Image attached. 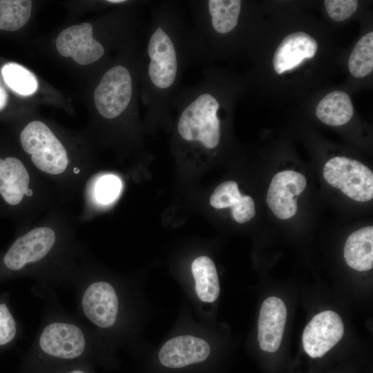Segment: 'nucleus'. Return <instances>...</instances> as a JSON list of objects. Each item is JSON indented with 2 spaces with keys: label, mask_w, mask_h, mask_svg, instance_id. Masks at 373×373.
Instances as JSON below:
<instances>
[{
  "label": "nucleus",
  "mask_w": 373,
  "mask_h": 373,
  "mask_svg": "<svg viewBox=\"0 0 373 373\" xmlns=\"http://www.w3.org/2000/svg\"><path fill=\"white\" fill-rule=\"evenodd\" d=\"M82 306L86 316L101 328L111 327L118 312V299L113 287L107 282L97 281L85 290Z\"/></svg>",
  "instance_id": "obj_12"
},
{
  "label": "nucleus",
  "mask_w": 373,
  "mask_h": 373,
  "mask_svg": "<svg viewBox=\"0 0 373 373\" xmlns=\"http://www.w3.org/2000/svg\"><path fill=\"white\" fill-rule=\"evenodd\" d=\"M32 169L15 157L0 158V195L6 203L17 206L26 200L36 202L39 193Z\"/></svg>",
  "instance_id": "obj_7"
},
{
  "label": "nucleus",
  "mask_w": 373,
  "mask_h": 373,
  "mask_svg": "<svg viewBox=\"0 0 373 373\" xmlns=\"http://www.w3.org/2000/svg\"><path fill=\"white\" fill-rule=\"evenodd\" d=\"M39 343L41 350L51 356L73 359L83 353L86 340L75 325L56 322L44 329Z\"/></svg>",
  "instance_id": "obj_11"
},
{
  "label": "nucleus",
  "mask_w": 373,
  "mask_h": 373,
  "mask_svg": "<svg viewBox=\"0 0 373 373\" xmlns=\"http://www.w3.org/2000/svg\"><path fill=\"white\" fill-rule=\"evenodd\" d=\"M191 270L198 298L204 302H214L220 294V284L213 260L204 256L198 257L192 262Z\"/></svg>",
  "instance_id": "obj_19"
},
{
  "label": "nucleus",
  "mask_w": 373,
  "mask_h": 373,
  "mask_svg": "<svg viewBox=\"0 0 373 373\" xmlns=\"http://www.w3.org/2000/svg\"><path fill=\"white\" fill-rule=\"evenodd\" d=\"M122 188V183L118 176L104 174L94 182L91 197L95 203L102 206L108 205L119 197Z\"/></svg>",
  "instance_id": "obj_23"
},
{
  "label": "nucleus",
  "mask_w": 373,
  "mask_h": 373,
  "mask_svg": "<svg viewBox=\"0 0 373 373\" xmlns=\"http://www.w3.org/2000/svg\"><path fill=\"white\" fill-rule=\"evenodd\" d=\"M325 9L329 17L336 21L350 18L356 10L358 1L356 0H326Z\"/></svg>",
  "instance_id": "obj_24"
},
{
  "label": "nucleus",
  "mask_w": 373,
  "mask_h": 373,
  "mask_svg": "<svg viewBox=\"0 0 373 373\" xmlns=\"http://www.w3.org/2000/svg\"><path fill=\"white\" fill-rule=\"evenodd\" d=\"M137 60L119 62L107 68L95 87L93 100L99 115L107 120L127 114L137 115Z\"/></svg>",
  "instance_id": "obj_4"
},
{
  "label": "nucleus",
  "mask_w": 373,
  "mask_h": 373,
  "mask_svg": "<svg viewBox=\"0 0 373 373\" xmlns=\"http://www.w3.org/2000/svg\"><path fill=\"white\" fill-rule=\"evenodd\" d=\"M209 202L216 209L230 207L233 219L238 223L249 221L256 214L253 198L241 194L235 181H225L219 184L211 195Z\"/></svg>",
  "instance_id": "obj_16"
},
{
  "label": "nucleus",
  "mask_w": 373,
  "mask_h": 373,
  "mask_svg": "<svg viewBox=\"0 0 373 373\" xmlns=\"http://www.w3.org/2000/svg\"><path fill=\"white\" fill-rule=\"evenodd\" d=\"M210 347L204 340L192 336H180L166 342L159 352L160 363L170 368H180L204 361Z\"/></svg>",
  "instance_id": "obj_14"
},
{
  "label": "nucleus",
  "mask_w": 373,
  "mask_h": 373,
  "mask_svg": "<svg viewBox=\"0 0 373 373\" xmlns=\"http://www.w3.org/2000/svg\"><path fill=\"white\" fill-rule=\"evenodd\" d=\"M305 187L306 179L298 172L287 170L276 173L267 195V202L273 213L281 220L293 217L298 208L295 197Z\"/></svg>",
  "instance_id": "obj_10"
},
{
  "label": "nucleus",
  "mask_w": 373,
  "mask_h": 373,
  "mask_svg": "<svg viewBox=\"0 0 373 373\" xmlns=\"http://www.w3.org/2000/svg\"><path fill=\"white\" fill-rule=\"evenodd\" d=\"M20 142L34 169L48 178L62 182L82 175L71 166L66 147L44 122L28 123L21 132Z\"/></svg>",
  "instance_id": "obj_3"
},
{
  "label": "nucleus",
  "mask_w": 373,
  "mask_h": 373,
  "mask_svg": "<svg viewBox=\"0 0 373 373\" xmlns=\"http://www.w3.org/2000/svg\"><path fill=\"white\" fill-rule=\"evenodd\" d=\"M58 52L71 57L80 65H88L101 59L106 54L105 46L93 37L90 23L73 25L63 30L56 41Z\"/></svg>",
  "instance_id": "obj_8"
},
{
  "label": "nucleus",
  "mask_w": 373,
  "mask_h": 373,
  "mask_svg": "<svg viewBox=\"0 0 373 373\" xmlns=\"http://www.w3.org/2000/svg\"><path fill=\"white\" fill-rule=\"evenodd\" d=\"M1 75L6 85L19 95L28 96L38 88L37 77L23 66L13 62L4 64Z\"/></svg>",
  "instance_id": "obj_21"
},
{
  "label": "nucleus",
  "mask_w": 373,
  "mask_h": 373,
  "mask_svg": "<svg viewBox=\"0 0 373 373\" xmlns=\"http://www.w3.org/2000/svg\"><path fill=\"white\" fill-rule=\"evenodd\" d=\"M32 1L29 0L0 1V30L15 31L28 21Z\"/></svg>",
  "instance_id": "obj_20"
},
{
  "label": "nucleus",
  "mask_w": 373,
  "mask_h": 373,
  "mask_svg": "<svg viewBox=\"0 0 373 373\" xmlns=\"http://www.w3.org/2000/svg\"><path fill=\"white\" fill-rule=\"evenodd\" d=\"M16 332V324L8 307L5 303H0V345L10 342Z\"/></svg>",
  "instance_id": "obj_25"
},
{
  "label": "nucleus",
  "mask_w": 373,
  "mask_h": 373,
  "mask_svg": "<svg viewBox=\"0 0 373 373\" xmlns=\"http://www.w3.org/2000/svg\"><path fill=\"white\" fill-rule=\"evenodd\" d=\"M8 102V94L0 83V111L4 108Z\"/></svg>",
  "instance_id": "obj_26"
},
{
  "label": "nucleus",
  "mask_w": 373,
  "mask_h": 373,
  "mask_svg": "<svg viewBox=\"0 0 373 373\" xmlns=\"http://www.w3.org/2000/svg\"><path fill=\"white\" fill-rule=\"evenodd\" d=\"M343 255L347 265L359 271L373 267V227L368 226L353 232L347 238Z\"/></svg>",
  "instance_id": "obj_17"
},
{
  "label": "nucleus",
  "mask_w": 373,
  "mask_h": 373,
  "mask_svg": "<svg viewBox=\"0 0 373 373\" xmlns=\"http://www.w3.org/2000/svg\"><path fill=\"white\" fill-rule=\"evenodd\" d=\"M70 373H85V372L82 370H73L70 372Z\"/></svg>",
  "instance_id": "obj_27"
},
{
  "label": "nucleus",
  "mask_w": 373,
  "mask_h": 373,
  "mask_svg": "<svg viewBox=\"0 0 373 373\" xmlns=\"http://www.w3.org/2000/svg\"><path fill=\"white\" fill-rule=\"evenodd\" d=\"M287 320V308L278 297L271 296L261 305L258 322V340L260 347L275 352L280 345Z\"/></svg>",
  "instance_id": "obj_13"
},
{
  "label": "nucleus",
  "mask_w": 373,
  "mask_h": 373,
  "mask_svg": "<svg viewBox=\"0 0 373 373\" xmlns=\"http://www.w3.org/2000/svg\"><path fill=\"white\" fill-rule=\"evenodd\" d=\"M344 327L339 315L331 310L315 315L303 334V345L312 358L322 357L343 337Z\"/></svg>",
  "instance_id": "obj_9"
},
{
  "label": "nucleus",
  "mask_w": 373,
  "mask_h": 373,
  "mask_svg": "<svg viewBox=\"0 0 373 373\" xmlns=\"http://www.w3.org/2000/svg\"><path fill=\"white\" fill-rule=\"evenodd\" d=\"M326 182L357 202L373 198V173L361 162L337 156L328 160L323 169Z\"/></svg>",
  "instance_id": "obj_5"
},
{
  "label": "nucleus",
  "mask_w": 373,
  "mask_h": 373,
  "mask_svg": "<svg viewBox=\"0 0 373 373\" xmlns=\"http://www.w3.org/2000/svg\"><path fill=\"white\" fill-rule=\"evenodd\" d=\"M354 108L350 96L345 92L335 90L324 97L316 108V117L331 126H341L353 116Z\"/></svg>",
  "instance_id": "obj_18"
},
{
  "label": "nucleus",
  "mask_w": 373,
  "mask_h": 373,
  "mask_svg": "<svg viewBox=\"0 0 373 373\" xmlns=\"http://www.w3.org/2000/svg\"><path fill=\"white\" fill-rule=\"evenodd\" d=\"M218 75L210 68L195 84L176 92L171 110L176 112L175 130L180 142L216 149L221 140L222 111L224 108Z\"/></svg>",
  "instance_id": "obj_2"
},
{
  "label": "nucleus",
  "mask_w": 373,
  "mask_h": 373,
  "mask_svg": "<svg viewBox=\"0 0 373 373\" xmlns=\"http://www.w3.org/2000/svg\"><path fill=\"white\" fill-rule=\"evenodd\" d=\"M54 225H37L19 237L3 257L5 266L10 270L19 271L28 264L45 258L53 249L58 238V231Z\"/></svg>",
  "instance_id": "obj_6"
},
{
  "label": "nucleus",
  "mask_w": 373,
  "mask_h": 373,
  "mask_svg": "<svg viewBox=\"0 0 373 373\" xmlns=\"http://www.w3.org/2000/svg\"><path fill=\"white\" fill-rule=\"evenodd\" d=\"M317 42L304 32L286 36L274 55L273 66L278 74L291 70L305 59L312 58L317 51Z\"/></svg>",
  "instance_id": "obj_15"
},
{
  "label": "nucleus",
  "mask_w": 373,
  "mask_h": 373,
  "mask_svg": "<svg viewBox=\"0 0 373 373\" xmlns=\"http://www.w3.org/2000/svg\"><path fill=\"white\" fill-rule=\"evenodd\" d=\"M184 3L162 1L150 10L145 46L137 59L140 94L149 123L171 119V102L183 73L200 64Z\"/></svg>",
  "instance_id": "obj_1"
},
{
  "label": "nucleus",
  "mask_w": 373,
  "mask_h": 373,
  "mask_svg": "<svg viewBox=\"0 0 373 373\" xmlns=\"http://www.w3.org/2000/svg\"><path fill=\"white\" fill-rule=\"evenodd\" d=\"M350 73L355 77L367 76L373 70V32L363 36L354 48L348 61Z\"/></svg>",
  "instance_id": "obj_22"
}]
</instances>
